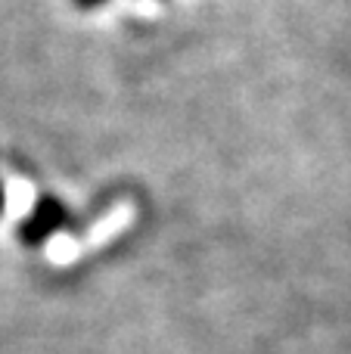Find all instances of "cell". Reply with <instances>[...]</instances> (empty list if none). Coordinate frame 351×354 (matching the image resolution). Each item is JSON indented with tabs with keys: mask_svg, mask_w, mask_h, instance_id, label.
<instances>
[{
	"mask_svg": "<svg viewBox=\"0 0 351 354\" xmlns=\"http://www.w3.org/2000/svg\"><path fill=\"white\" fill-rule=\"evenodd\" d=\"M3 205H6V193H3V183H0V214H3Z\"/></svg>",
	"mask_w": 351,
	"mask_h": 354,
	"instance_id": "cell-3",
	"label": "cell"
},
{
	"mask_svg": "<svg viewBox=\"0 0 351 354\" xmlns=\"http://www.w3.org/2000/svg\"><path fill=\"white\" fill-rule=\"evenodd\" d=\"M62 224H66V208H62V202L53 199V196H44V199H37V205L31 208L28 218L19 224V236L35 245V243H41V239H47L50 233Z\"/></svg>",
	"mask_w": 351,
	"mask_h": 354,
	"instance_id": "cell-1",
	"label": "cell"
},
{
	"mask_svg": "<svg viewBox=\"0 0 351 354\" xmlns=\"http://www.w3.org/2000/svg\"><path fill=\"white\" fill-rule=\"evenodd\" d=\"M68 3H72L75 10H97V6H103L106 0H68Z\"/></svg>",
	"mask_w": 351,
	"mask_h": 354,
	"instance_id": "cell-2",
	"label": "cell"
}]
</instances>
